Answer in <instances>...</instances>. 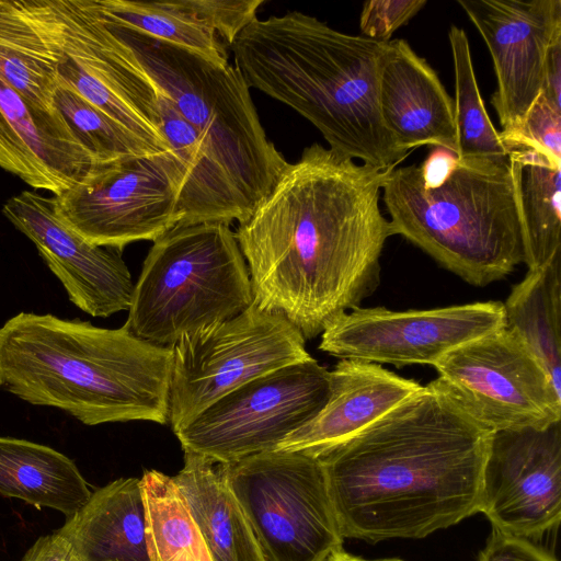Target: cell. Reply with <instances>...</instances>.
Here are the masks:
<instances>
[{
	"label": "cell",
	"instance_id": "1",
	"mask_svg": "<svg viewBox=\"0 0 561 561\" xmlns=\"http://www.w3.org/2000/svg\"><path fill=\"white\" fill-rule=\"evenodd\" d=\"M391 170L317 142L286 164L234 232L260 309L283 313L312 340L376 290L393 236L379 206Z\"/></svg>",
	"mask_w": 561,
	"mask_h": 561
},
{
	"label": "cell",
	"instance_id": "2",
	"mask_svg": "<svg viewBox=\"0 0 561 561\" xmlns=\"http://www.w3.org/2000/svg\"><path fill=\"white\" fill-rule=\"evenodd\" d=\"M491 432L431 382L321 455L343 538H424L480 510Z\"/></svg>",
	"mask_w": 561,
	"mask_h": 561
},
{
	"label": "cell",
	"instance_id": "3",
	"mask_svg": "<svg viewBox=\"0 0 561 561\" xmlns=\"http://www.w3.org/2000/svg\"><path fill=\"white\" fill-rule=\"evenodd\" d=\"M386 46L290 11L255 18L230 50L249 88L308 119L331 150L386 171L408 154L398 148L379 111Z\"/></svg>",
	"mask_w": 561,
	"mask_h": 561
},
{
	"label": "cell",
	"instance_id": "4",
	"mask_svg": "<svg viewBox=\"0 0 561 561\" xmlns=\"http://www.w3.org/2000/svg\"><path fill=\"white\" fill-rule=\"evenodd\" d=\"M173 350L117 329L19 312L0 327V389L84 425L168 422Z\"/></svg>",
	"mask_w": 561,
	"mask_h": 561
},
{
	"label": "cell",
	"instance_id": "5",
	"mask_svg": "<svg viewBox=\"0 0 561 561\" xmlns=\"http://www.w3.org/2000/svg\"><path fill=\"white\" fill-rule=\"evenodd\" d=\"M393 234L423 250L470 285L484 287L525 261L510 156L457 158L435 185L416 164L394 168L382 184Z\"/></svg>",
	"mask_w": 561,
	"mask_h": 561
},
{
	"label": "cell",
	"instance_id": "6",
	"mask_svg": "<svg viewBox=\"0 0 561 561\" xmlns=\"http://www.w3.org/2000/svg\"><path fill=\"white\" fill-rule=\"evenodd\" d=\"M105 20L198 134L247 218L288 161L267 138L241 72Z\"/></svg>",
	"mask_w": 561,
	"mask_h": 561
},
{
	"label": "cell",
	"instance_id": "7",
	"mask_svg": "<svg viewBox=\"0 0 561 561\" xmlns=\"http://www.w3.org/2000/svg\"><path fill=\"white\" fill-rule=\"evenodd\" d=\"M252 302L248 265L230 225H176L153 241L125 323L142 340L173 346Z\"/></svg>",
	"mask_w": 561,
	"mask_h": 561
},
{
	"label": "cell",
	"instance_id": "8",
	"mask_svg": "<svg viewBox=\"0 0 561 561\" xmlns=\"http://www.w3.org/2000/svg\"><path fill=\"white\" fill-rule=\"evenodd\" d=\"M57 79L145 142L171 150L154 82L101 13L96 0H24Z\"/></svg>",
	"mask_w": 561,
	"mask_h": 561
},
{
	"label": "cell",
	"instance_id": "9",
	"mask_svg": "<svg viewBox=\"0 0 561 561\" xmlns=\"http://www.w3.org/2000/svg\"><path fill=\"white\" fill-rule=\"evenodd\" d=\"M225 468L264 561H327L343 549L320 458L273 449Z\"/></svg>",
	"mask_w": 561,
	"mask_h": 561
},
{
	"label": "cell",
	"instance_id": "10",
	"mask_svg": "<svg viewBox=\"0 0 561 561\" xmlns=\"http://www.w3.org/2000/svg\"><path fill=\"white\" fill-rule=\"evenodd\" d=\"M172 350V431L233 389L312 358L302 334L283 313L262 310L254 302L231 319L182 336Z\"/></svg>",
	"mask_w": 561,
	"mask_h": 561
},
{
	"label": "cell",
	"instance_id": "11",
	"mask_svg": "<svg viewBox=\"0 0 561 561\" xmlns=\"http://www.w3.org/2000/svg\"><path fill=\"white\" fill-rule=\"evenodd\" d=\"M329 394L330 371L312 357L233 389L173 433L184 453L230 463L275 449Z\"/></svg>",
	"mask_w": 561,
	"mask_h": 561
},
{
	"label": "cell",
	"instance_id": "12",
	"mask_svg": "<svg viewBox=\"0 0 561 561\" xmlns=\"http://www.w3.org/2000/svg\"><path fill=\"white\" fill-rule=\"evenodd\" d=\"M434 367L438 377L431 383L491 433L561 421V393L505 325L455 347Z\"/></svg>",
	"mask_w": 561,
	"mask_h": 561
},
{
	"label": "cell",
	"instance_id": "13",
	"mask_svg": "<svg viewBox=\"0 0 561 561\" xmlns=\"http://www.w3.org/2000/svg\"><path fill=\"white\" fill-rule=\"evenodd\" d=\"M174 153L100 165L53 196L57 217L88 242L117 249L156 241L181 221Z\"/></svg>",
	"mask_w": 561,
	"mask_h": 561
},
{
	"label": "cell",
	"instance_id": "14",
	"mask_svg": "<svg viewBox=\"0 0 561 561\" xmlns=\"http://www.w3.org/2000/svg\"><path fill=\"white\" fill-rule=\"evenodd\" d=\"M504 325L500 301L403 311L358 307L324 329L319 350L341 359L434 366L455 347Z\"/></svg>",
	"mask_w": 561,
	"mask_h": 561
},
{
	"label": "cell",
	"instance_id": "15",
	"mask_svg": "<svg viewBox=\"0 0 561 561\" xmlns=\"http://www.w3.org/2000/svg\"><path fill=\"white\" fill-rule=\"evenodd\" d=\"M492 528L535 540L561 519V422L491 433L480 510Z\"/></svg>",
	"mask_w": 561,
	"mask_h": 561
},
{
	"label": "cell",
	"instance_id": "16",
	"mask_svg": "<svg viewBox=\"0 0 561 561\" xmlns=\"http://www.w3.org/2000/svg\"><path fill=\"white\" fill-rule=\"evenodd\" d=\"M491 54V103L502 136L515 131L539 96L547 50L561 35V0H458Z\"/></svg>",
	"mask_w": 561,
	"mask_h": 561
},
{
	"label": "cell",
	"instance_id": "17",
	"mask_svg": "<svg viewBox=\"0 0 561 561\" xmlns=\"http://www.w3.org/2000/svg\"><path fill=\"white\" fill-rule=\"evenodd\" d=\"M2 214L34 243L81 311L106 318L128 310L135 284L122 251L92 244L66 226L55 214L53 197L22 191L5 202Z\"/></svg>",
	"mask_w": 561,
	"mask_h": 561
},
{
	"label": "cell",
	"instance_id": "18",
	"mask_svg": "<svg viewBox=\"0 0 561 561\" xmlns=\"http://www.w3.org/2000/svg\"><path fill=\"white\" fill-rule=\"evenodd\" d=\"M0 168L58 195L98 164L57 110L30 103L0 79Z\"/></svg>",
	"mask_w": 561,
	"mask_h": 561
},
{
	"label": "cell",
	"instance_id": "19",
	"mask_svg": "<svg viewBox=\"0 0 561 561\" xmlns=\"http://www.w3.org/2000/svg\"><path fill=\"white\" fill-rule=\"evenodd\" d=\"M378 102L382 122L402 151L431 145L457 154L454 100L405 39L387 42Z\"/></svg>",
	"mask_w": 561,
	"mask_h": 561
},
{
	"label": "cell",
	"instance_id": "20",
	"mask_svg": "<svg viewBox=\"0 0 561 561\" xmlns=\"http://www.w3.org/2000/svg\"><path fill=\"white\" fill-rule=\"evenodd\" d=\"M112 23L226 66L228 49L264 0H96Z\"/></svg>",
	"mask_w": 561,
	"mask_h": 561
},
{
	"label": "cell",
	"instance_id": "21",
	"mask_svg": "<svg viewBox=\"0 0 561 561\" xmlns=\"http://www.w3.org/2000/svg\"><path fill=\"white\" fill-rule=\"evenodd\" d=\"M422 388L419 382L403 378L379 364L341 359L330 371V394L324 407L275 449L320 457Z\"/></svg>",
	"mask_w": 561,
	"mask_h": 561
},
{
	"label": "cell",
	"instance_id": "22",
	"mask_svg": "<svg viewBox=\"0 0 561 561\" xmlns=\"http://www.w3.org/2000/svg\"><path fill=\"white\" fill-rule=\"evenodd\" d=\"M138 478H119L91 493L57 531L77 561H150Z\"/></svg>",
	"mask_w": 561,
	"mask_h": 561
},
{
	"label": "cell",
	"instance_id": "23",
	"mask_svg": "<svg viewBox=\"0 0 561 561\" xmlns=\"http://www.w3.org/2000/svg\"><path fill=\"white\" fill-rule=\"evenodd\" d=\"M172 478L214 561H264L225 463L184 453V466Z\"/></svg>",
	"mask_w": 561,
	"mask_h": 561
},
{
	"label": "cell",
	"instance_id": "24",
	"mask_svg": "<svg viewBox=\"0 0 561 561\" xmlns=\"http://www.w3.org/2000/svg\"><path fill=\"white\" fill-rule=\"evenodd\" d=\"M88 482L72 459L26 439L0 436V495L37 510L53 508L66 518L91 496Z\"/></svg>",
	"mask_w": 561,
	"mask_h": 561
},
{
	"label": "cell",
	"instance_id": "25",
	"mask_svg": "<svg viewBox=\"0 0 561 561\" xmlns=\"http://www.w3.org/2000/svg\"><path fill=\"white\" fill-rule=\"evenodd\" d=\"M525 261L541 268L561 256V163L528 146L510 147Z\"/></svg>",
	"mask_w": 561,
	"mask_h": 561
},
{
	"label": "cell",
	"instance_id": "26",
	"mask_svg": "<svg viewBox=\"0 0 561 561\" xmlns=\"http://www.w3.org/2000/svg\"><path fill=\"white\" fill-rule=\"evenodd\" d=\"M503 308L505 327L526 344L561 393V256L528 270Z\"/></svg>",
	"mask_w": 561,
	"mask_h": 561
},
{
	"label": "cell",
	"instance_id": "27",
	"mask_svg": "<svg viewBox=\"0 0 561 561\" xmlns=\"http://www.w3.org/2000/svg\"><path fill=\"white\" fill-rule=\"evenodd\" d=\"M0 79L30 103L56 111L57 72L23 0H0Z\"/></svg>",
	"mask_w": 561,
	"mask_h": 561
},
{
	"label": "cell",
	"instance_id": "28",
	"mask_svg": "<svg viewBox=\"0 0 561 561\" xmlns=\"http://www.w3.org/2000/svg\"><path fill=\"white\" fill-rule=\"evenodd\" d=\"M140 484L150 561H214L173 478L146 470Z\"/></svg>",
	"mask_w": 561,
	"mask_h": 561
},
{
	"label": "cell",
	"instance_id": "29",
	"mask_svg": "<svg viewBox=\"0 0 561 561\" xmlns=\"http://www.w3.org/2000/svg\"><path fill=\"white\" fill-rule=\"evenodd\" d=\"M448 38L455 71V124L459 159H501L510 156L493 126L477 83L465 31L450 26Z\"/></svg>",
	"mask_w": 561,
	"mask_h": 561
},
{
	"label": "cell",
	"instance_id": "30",
	"mask_svg": "<svg viewBox=\"0 0 561 561\" xmlns=\"http://www.w3.org/2000/svg\"><path fill=\"white\" fill-rule=\"evenodd\" d=\"M53 105L98 167L159 156L145 142L57 79Z\"/></svg>",
	"mask_w": 561,
	"mask_h": 561
},
{
	"label": "cell",
	"instance_id": "31",
	"mask_svg": "<svg viewBox=\"0 0 561 561\" xmlns=\"http://www.w3.org/2000/svg\"><path fill=\"white\" fill-rule=\"evenodd\" d=\"M501 137L508 149L515 145L533 147L561 163V110L540 93L520 126Z\"/></svg>",
	"mask_w": 561,
	"mask_h": 561
},
{
	"label": "cell",
	"instance_id": "32",
	"mask_svg": "<svg viewBox=\"0 0 561 561\" xmlns=\"http://www.w3.org/2000/svg\"><path fill=\"white\" fill-rule=\"evenodd\" d=\"M427 3L426 0L366 1L359 18L362 36L387 43L392 34L407 24Z\"/></svg>",
	"mask_w": 561,
	"mask_h": 561
},
{
	"label": "cell",
	"instance_id": "33",
	"mask_svg": "<svg viewBox=\"0 0 561 561\" xmlns=\"http://www.w3.org/2000/svg\"><path fill=\"white\" fill-rule=\"evenodd\" d=\"M478 561H558V559L531 540L492 528L485 547L479 552Z\"/></svg>",
	"mask_w": 561,
	"mask_h": 561
},
{
	"label": "cell",
	"instance_id": "34",
	"mask_svg": "<svg viewBox=\"0 0 561 561\" xmlns=\"http://www.w3.org/2000/svg\"><path fill=\"white\" fill-rule=\"evenodd\" d=\"M69 542L57 531L44 535L26 550L21 561H70Z\"/></svg>",
	"mask_w": 561,
	"mask_h": 561
},
{
	"label": "cell",
	"instance_id": "35",
	"mask_svg": "<svg viewBox=\"0 0 561 561\" xmlns=\"http://www.w3.org/2000/svg\"><path fill=\"white\" fill-rule=\"evenodd\" d=\"M540 93L552 106L561 110V35L548 47Z\"/></svg>",
	"mask_w": 561,
	"mask_h": 561
},
{
	"label": "cell",
	"instance_id": "36",
	"mask_svg": "<svg viewBox=\"0 0 561 561\" xmlns=\"http://www.w3.org/2000/svg\"><path fill=\"white\" fill-rule=\"evenodd\" d=\"M327 561H404L400 558H386V559H365L358 556L351 554L343 549L332 553Z\"/></svg>",
	"mask_w": 561,
	"mask_h": 561
},
{
	"label": "cell",
	"instance_id": "37",
	"mask_svg": "<svg viewBox=\"0 0 561 561\" xmlns=\"http://www.w3.org/2000/svg\"><path fill=\"white\" fill-rule=\"evenodd\" d=\"M70 561H77L73 557H71Z\"/></svg>",
	"mask_w": 561,
	"mask_h": 561
}]
</instances>
